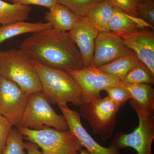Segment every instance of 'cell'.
<instances>
[{
  "mask_svg": "<svg viewBox=\"0 0 154 154\" xmlns=\"http://www.w3.org/2000/svg\"><path fill=\"white\" fill-rule=\"evenodd\" d=\"M23 138V134L18 128H13L1 154H26Z\"/></svg>",
  "mask_w": 154,
  "mask_h": 154,
  "instance_id": "603a6c76",
  "label": "cell"
},
{
  "mask_svg": "<svg viewBox=\"0 0 154 154\" xmlns=\"http://www.w3.org/2000/svg\"><path fill=\"white\" fill-rule=\"evenodd\" d=\"M132 51L118 34L112 31L99 32L95 40L92 67L98 68Z\"/></svg>",
  "mask_w": 154,
  "mask_h": 154,
  "instance_id": "30bf717a",
  "label": "cell"
},
{
  "mask_svg": "<svg viewBox=\"0 0 154 154\" xmlns=\"http://www.w3.org/2000/svg\"><path fill=\"white\" fill-rule=\"evenodd\" d=\"M107 97L120 107L125 105L131 97L128 92L121 86H116L105 89Z\"/></svg>",
  "mask_w": 154,
  "mask_h": 154,
  "instance_id": "cb8c5ba5",
  "label": "cell"
},
{
  "mask_svg": "<svg viewBox=\"0 0 154 154\" xmlns=\"http://www.w3.org/2000/svg\"><path fill=\"white\" fill-rule=\"evenodd\" d=\"M18 126L35 130L48 127L60 131L69 130L64 116L59 115L55 112L42 91L29 95L27 105Z\"/></svg>",
  "mask_w": 154,
  "mask_h": 154,
  "instance_id": "277c9868",
  "label": "cell"
},
{
  "mask_svg": "<svg viewBox=\"0 0 154 154\" xmlns=\"http://www.w3.org/2000/svg\"><path fill=\"white\" fill-rule=\"evenodd\" d=\"M20 49L31 59L47 66L67 71L84 67L79 49L68 32L53 28L32 33Z\"/></svg>",
  "mask_w": 154,
  "mask_h": 154,
  "instance_id": "6da1fadb",
  "label": "cell"
},
{
  "mask_svg": "<svg viewBox=\"0 0 154 154\" xmlns=\"http://www.w3.org/2000/svg\"><path fill=\"white\" fill-rule=\"evenodd\" d=\"M1 51H0V53H1Z\"/></svg>",
  "mask_w": 154,
  "mask_h": 154,
  "instance_id": "d6a6232c",
  "label": "cell"
},
{
  "mask_svg": "<svg viewBox=\"0 0 154 154\" xmlns=\"http://www.w3.org/2000/svg\"><path fill=\"white\" fill-rule=\"evenodd\" d=\"M25 146L28 154H43L39 150L38 146L33 142L28 141L25 142Z\"/></svg>",
  "mask_w": 154,
  "mask_h": 154,
  "instance_id": "f1b7e54d",
  "label": "cell"
},
{
  "mask_svg": "<svg viewBox=\"0 0 154 154\" xmlns=\"http://www.w3.org/2000/svg\"><path fill=\"white\" fill-rule=\"evenodd\" d=\"M143 64L134 51L97 68L121 80L134 66Z\"/></svg>",
  "mask_w": 154,
  "mask_h": 154,
  "instance_id": "ac0fdd59",
  "label": "cell"
},
{
  "mask_svg": "<svg viewBox=\"0 0 154 154\" xmlns=\"http://www.w3.org/2000/svg\"><path fill=\"white\" fill-rule=\"evenodd\" d=\"M48 22H31L19 21L0 26V45L9 38L27 33H34L52 28Z\"/></svg>",
  "mask_w": 154,
  "mask_h": 154,
  "instance_id": "2e32d148",
  "label": "cell"
},
{
  "mask_svg": "<svg viewBox=\"0 0 154 154\" xmlns=\"http://www.w3.org/2000/svg\"><path fill=\"white\" fill-rule=\"evenodd\" d=\"M9 1H11V2H14V0H8Z\"/></svg>",
  "mask_w": 154,
  "mask_h": 154,
  "instance_id": "1f68e13d",
  "label": "cell"
},
{
  "mask_svg": "<svg viewBox=\"0 0 154 154\" xmlns=\"http://www.w3.org/2000/svg\"><path fill=\"white\" fill-rule=\"evenodd\" d=\"M67 123L69 130L79 141L90 154H120L119 149L110 145L105 147L99 144L89 134L81 122L79 112L72 110L66 104L58 105Z\"/></svg>",
  "mask_w": 154,
  "mask_h": 154,
  "instance_id": "8fae6325",
  "label": "cell"
},
{
  "mask_svg": "<svg viewBox=\"0 0 154 154\" xmlns=\"http://www.w3.org/2000/svg\"><path fill=\"white\" fill-rule=\"evenodd\" d=\"M12 3L24 5H35L42 6L49 10L57 4L58 2L57 0H14Z\"/></svg>",
  "mask_w": 154,
  "mask_h": 154,
  "instance_id": "83f0119b",
  "label": "cell"
},
{
  "mask_svg": "<svg viewBox=\"0 0 154 154\" xmlns=\"http://www.w3.org/2000/svg\"><path fill=\"white\" fill-rule=\"evenodd\" d=\"M109 29L110 31L117 34L133 33L140 30L128 14L115 7L109 23Z\"/></svg>",
  "mask_w": 154,
  "mask_h": 154,
  "instance_id": "ffe728a7",
  "label": "cell"
},
{
  "mask_svg": "<svg viewBox=\"0 0 154 154\" xmlns=\"http://www.w3.org/2000/svg\"><path fill=\"white\" fill-rule=\"evenodd\" d=\"M31 8L0 0V25H7L19 21H25L29 18Z\"/></svg>",
  "mask_w": 154,
  "mask_h": 154,
  "instance_id": "d6986e66",
  "label": "cell"
},
{
  "mask_svg": "<svg viewBox=\"0 0 154 154\" xmlns=\"http://www.w3.org/2000/svg\"><path fill=\"white\" fill-rule=\"evenodd\" d=\"M79 154H90L86 149L82 148L80 150Z\"/></svg>",
  "mask_w": 154,
  "mask_h": 154,
  "instance_id": "f546056e",
  "label": "cell"
},
{
  "mask_svg": "<svg viewBox=\"0 0 154 154\" xmlns=\"http://www.w3.org/2000/svg\"><path fill=\"white\" fill-rule=\"evenodd\" d=\"M0 75L16 83L28 95L42 91L38 74L31 59L20 49L1 51Z\"/></svg>",
  "mask_w": 154,
  "mask_h": 154,
  "instance_id": "3957f363",
  "label": "cell"
},
{
  "mask_svg": "<svg viewBox=\"0 0 154 154\" xmlns=\"http://www.w3.org/2000/svg\"><path fill=\"white\" fill-rule=\"evenodd\" d=\"M28 96L16 83L0 75V115L13 126L19 125Z\"/></svg>",
  "mask_w": 154,
  "mask_h": 154,
  "instance_id": "9c48e42d",
  "label": "cell"
},
{
  "mask_svg": "<svg viewBox=\"0 0 154 154\" xmlns=\"http://www.w3.org/2000/svg\"><path fill=\"white\" fill-rule=\"evenodd\" d=\"M138 17L152 25L154 24V3H138L137 6Z\"/></svg>",
  "mask_w": 154,
  "mask_h": 154,
  "instance_id": "484cf974",
  "label": "cell"
},
{
  "mask_svg": "<svg viewBox=\"0 0 154 154\" xmlns=\"http://www.w3.org/2000/svg\"><path fill=\"white\" fill-rule=\"evenodd\" d=\"M44 18L54 30L67 32L73 28L79 17L66 7L57 3L46 12Z\"/></svg>",
  "mask_w": 154,
  "mask_h": 154,
  "instance_id": "5bb4252c",
  "label": "cell"
},
{
  "mask_svg": "<svg viewBox=\"0 0 154 154\" xmlns=\"http://www.w3.org/2000/svg\"><path fill=\"white\" fill-rule=\"evenodd\" d=\"M103 1L104 0H57V2L80 18L86 17L94 6Z\"/></svg>",
  "mask_w": 154,
  "mask_h": 154,
  "instance_id": "7402d4cb",
  "label": "cell"
},
{
  "mask_svg": "<svg viewBox=\"0 0 154 154\" xmlns=\"http://www.w3.org/2000/svg\"><path fill=\"white\" fill-rule=\"evenodd\" d=\"M115 8L121 9L127 14L138 17L137 6L138 0H107Z\"/></svg>",
  "mask_w": 154,
  "mask_h": 154,
  "instance_id": "d4e9b609",
  "label": "cell"
},
{
  "mask_svg": "<svg viewBox=\"0 0 154 154\" xmlns=\"http://www.w3.org/2000/svg\"><path fill=\"white\" fill-rule=\"evenodd\" d=\"M119 86L128 92L131 96V100L141 108L149 113H154V90L151 85L130 84L121 81Z\"/></svg>",
  "mask_w": 154,
  "mask_h": 154,
  "instance_id": "9a60e30c",
  "label": "cell"
},
{
  "mask_svg": "<svg viewBox=\"0 0 154 154\" xmlns=\"http://www.w3.org/2000/svg\"><path fill=\"white\" fill-rule=\"evenodd\" d=\"M17 127L26 139L36 143L43 154H79L83 147L69 130L60 131L48 127L35 130Z\"/></svg>",
  "mask_w": 154,
  "mask_h": 154,
  "instance_id": "5b68a950",
  "label": "cell"
},
{
  "mask_svg": "<svg viewBox=\"0 0 154 154\" xmlns=\"http://www.w3.org/2000/svg\"><path fill=\"white\" fill-rule=\"evenodd\" d=\"M31 60L38 74L42 91L50 102L57 105L70 102L79 107L84 104L82 89L66 71Z\"/></svg>",
  "mask_w": 154,
  "mask_h": 154,
  "instance_id": "7a4b0ae2",
  "label": "cell"
},
{
  "mask_svg": "<svg viewBox=\"0 0 154 154\" xmlns=\"http://www.w3.org/2000/svg\"><path fill=\"white\" fill-rule=\"evenodd\" d=\"M13 125L2 116L0 115V154L5 146L7 139L13 129Z\"/></svg>",
  "mask_w": 154,
  "mask_h": 154,
  "instance_id": "4316f807",
  "label": "cell"
},
{
  "mask_svg": "<svg viewBox=\"0 0 154 154\" xmlns=\"http://www.w3.org/2000/svg\"><path fill=\"white\" fill-rule=\"evenodd\" d=\"M114 8L107 0H104L94 6L86 17L99 32H109V23Z\"/></svg>",
  "mask_w": 154,
  "mask_h": 154,
  "instance_id": "e0dca14e",
  "label": "cell"
},
{
  "mask_svg": "<svg viewBox=\"0 0 154 154\" xmlns=\"http://www.w3.org/2000/svg\"><path fill=\"white\" fill-rule=\"evenodd\" d=\"M68 32L79 49L84 67H92L95 40L99 31L91 25L86 17L79 18L74 27Z\"/></svg>",
  "mask_w": 154,
  "mask_h": 154,
  "instance_id": "7c38bea8",
  "label": "cell"
},
{
  "mask_svg": "<svg viewBox=\"0 0 154 154\" xmlns=\"http://www.w3.org/2000/svg\"><path fill=\"white\" fill-rule=\"evenodd\" d=\"M141 3H154V0H138Z\"/></svg>",
  "mask_w": 154,
  "mask_h": 154,
  "instance_id": "4dcf8cb0",
  "label": "cell"
},
{
  "mask_svg": "<svg viewBox=\"0 0 154 154\" xmlns=\"http://www.w3.org/2000/svg\"><path fill=\"white\" fill-rule=\"evenodd\" d=\"M131 106L137 114L139 125L130 133H117L111 141V145L120 149L132 148L137 154H152V146L154 139V114L149 113L131 100Z\"/></svg>",
  "mask_w": 154,
  "mask_h": 154,
  "instance_id": "8992f818",
  "label": "cell"
},
{
  "mask_svg": "<svg viewBox=\"0 0 154 154\" xmlns=\"http://www.w3.org/2000/svg\"><path fill=\"white\" fill-rule=\"evenodd\" d=\"M120 107L106 96L85 103L80 107L79 113L88 122L94 134L105 142L112 137Z\"/></svg>",
  "mask_w": 154,
  "mask_h": 154,
  "instance_id": "52a82bcc",
  "label": "cell"
},
{
  "mask_svg": "<svg viewBox=\"0 0 154 154\" xmlns=\"http://www.w3.org/2000/svg\"><path fill=\"white\" fill-rule=\"evenodd\" d=\"M66 71L82 89L84 104L101 98V91L110 87L119 85L121 82L117 77L93 67H84L79 69Z\"/></svg>",
  "mask_w": 154,
  "mask_h": 154,
  "instance_id": "ba28073f",
  "label": "cell"
},
{
  "mask_svg": "<svg viewBox=\"0 0 154 154\" xmlns=\"http://www.w3.org/2000/svg\"><path fill=\"white\" fill-rule=\"evenodd\" d=\"M118 35L154 76V30L144 29Z\"/></svg>",
  "mask_w": 154,
  "mask_h": 154,
  "instance_id": "4fadbf2b",
  "label": "cell"
},
{
  "mask_svg": "<svg viewBox=\"0 0 154 154\" xmlns=\"http://www.w3.org/2000/svg\"><path fill=\"white\" fill-rule=\"evenodd\" d=\"M120 81L130 84H146L152 85L154 76L144 64L133 68Z\"/></svg>",
  "mask_w": 154,
  "mask_h": 154,
  "instance_id": "44dd1931",
  "label": "cell"
}]
</instances>
